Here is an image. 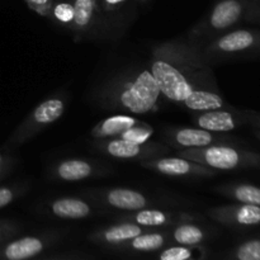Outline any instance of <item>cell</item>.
<instances>
[{
  "label": "cell",
  "mask_w": 260,
  "mask_h": 260,
  "mask_svg": "<svg viewBox=\"0 0 260 260\" xmlns=\"http://www.w3.org/2000/svg\"><path fill=\"white\" fill-rule=\"evenodd\" d=\"M150 70L161 95L182 104L194 89L211 88L208 60L198 45L189 40H170L152 48Z\"/></svg>",
  "instance_id": "cell-1"
},
{
  "label": "cell",
  "mask_w": 260,
  "mask_h": 260,
  "mask_svg": "<svg viewBox=\"0 0 260 260\" xmlns=\"http://www.w3.org/2000/svg\"><path fill=\"white\" fill-rule=\"evenodd\" d=\"M161 96L150 68L123 71L101 86L98 101L102 106L123 113L146 114L157 108Z\"/></svg>",
  "instance_id": "cell-2"
},
{
  "label": "cell",
  "mask_w": 260,
  "mask_h": 260,
  "mask_svg": "<svg viewBox=\"0 0 260 260\" xmlns=\"http://www.w3.org/2000/svg\"><path fill=\"white\" fill-rule=\"evenodd\" d=\"M66 108V101L61 96H52L38 104L29 116L22 122L10 137V144L20 145L61 118Z\"/></svg>",
  "instance_id": "cell-3"
},
{
  "label": "cell",
  "mask_w": 260,
  "mask_h": 260,
  "mask_svg": "<svg viewBox=\"0 0 260 260\" xmlns=\"http://www.w3.org/2000/svg\"><path fill=\"white\" fill-rule=\"evenodd\" d=\"M244 5L240 0H220L212 8L207 17L201 20L190 30L189 41L198 45L201 40L205 41L206 36L210 33L222 32L233 27L243 15Z\"/></svg>",
  "instance_id": "cell-4"
},
{
  "label": "cell",
  "mask_w": 260,
  "mask_h": 260,
  "mask_svg": "<svg viewBox=\"0 0 260 260\" xmlns=\"http://www.w3.org/2000/svg\"><path fill=\"white\" fill-rule=\"evenodd\" d=\"M178 156L205 165L216 170H233L240 165L241 154L236 149L225 145H212L200 149L177 150Z\"/></svg>",
  "instance_id": "cell-5"
},
{
  "label": "cell",
  "mask_w": 260,
  "mask_h": 260,
  "mask_svg": "<svg viewBox=\"0 0 260 260\" xmlns=\"http://www.w3.org/2000/svg\"><path fill=\"white\" fill-rule=\"evenodd\" d=\"M101 150L116 159H140L144 161L167 154L169 149L164 145L154 144V142H135L116 137V139L102 140Z\"/></svg>",
  "instance_id": "cell-6"
},
{
  "label": "cell",
  "mask_w": 260,
  "mask_h": 260,
  "mask_svg": "<svg viewBox=\"0 0 260 260\" xmlns=\"http://www.w3.org/2000/svg\"><path fill=\"white\" fill-rule=\"evenodd\" d=\"M141 165L146 169L154 170L160 174L168 177H208L215 174L213 169L197 164L194 161L184 159L182 156L175 157H154L150 160H144Z\"/></svg>",
  "instance_id": "cell-7"
},
{
  "label": "cell",
  "mask_w": 260,
  "mask_h": 260,
  "mask_svg": "<svg viewBox=\"0 0 260 260\" xmlns=\"http://www.w3.org/2000/svg\"><path fill=\"white\" fill-rule=\"evenodd\" d=\"M255 42V37L250 30L238 29L229 32L221 37L216 38L208 46H200L202 53L208 60L210 56L221 55V53H236L250 48Z\"/></svg>",
  "instance_id": "cell-8"
},
{
  "label": "cell",
  "mask_w": 260,
  "mask_h": 260,
  "mask_svg": "<svg viewBox=\"0 0 260 260\" xmlns=\"http://www.w3.org/2000/svg\"><path fill=\"white\" fill-rule=\"evenodd\" d=\"M74 4V22L71 25V32L76 38H83L89 36L94 28L102 23L101 12H99L96 0H73Z\"/></svg>",
  "instance_id": "cell-9"
},
{
  "label": "cell",
  "mask_w": 260,
  "mask_h": 260,
  "mask_svg": "<svg viewBox=\"0 0 260 260\" xmlns=\"http://www.w3.org/2000/svg\"><path fill=\"white\" fill-rule=\"evenodd\" d=\"M169 141L179 150L185 149H200V147L221 145V140L216 136L215 132L207 131L203 128H177L168 132Z\"/></svg>",
  "instance_id": "cell-10"
},
{
  "label": "cell",
  "mask_w": 260,
  "mask_h": 260,
  "mask_svg": "<svg viewBox=\"0 0 260 260\" xmlns=\"http://www.w3.org/2000/svg\"><path fill=\"white\" fill-rule=\"evenodd\" d=\"M142 122L136 119L135 117L127 116V114H117V116L108 117L99 122L91 131V136L96 140L116 139L121 136L127 129L135 126H139Z\"/></svg>",
  "instance_id": "cell-11"
},
{
  "label": "cell",
  "mask_w": 260,
  "mask_h": 260,
  "mask_svg": "<svg viewBox=\"0 0 260 260\" xmlns=\"http://www.w3.org/2000/svg\"><path fill=\"white\" fill-rule=\"evenodd\" d=\"M104 201L107 205L124 211H140L147 206V198L141 192L128 188H113L106 192Z\"/></svg>",
  "instance_id": "cell-12"
},
{
  "label": "cell",
  "mask_w": 260,
  "mask_h": 260,
  "mask_svg": "<svg viewBox=\"0 0 260 260\" xmlns=\"http://www.w3.org/2000/svg\"><path fill=\"white\" fill-rule=\"evenodd\" d=\"M193 122L197 124L198 128L211 132H229L235 129L236 127V121L233 114L221 109L198 112L193 117Z\"/></svg>",
  "instance_id": "cell-13"
},
{
  "label": "cell",
  "mask_w": 260,
  "mask_h": 260,
  "mask_svg": "<svg viewBox=\"0 0 260 260\" xmlns=\"http://www.w3.org/2000/svg\"><path fill=\"white\" fill-rule=\"evenodd\" d=\"M182 104L189 111L198 113V112L221 109L225 103H223L222 96L216 91V89L201 88L190 91L189 95Z\"/></svg>",
  "instance_id": "cell-14"
},
{
  "label": "cell",
  "mask_w": 260,
  "mask_h": 260,
  "mask_svg": "<svg viewBox=\"0 0 260 260\" xmlns=\"http://www.w3.org/2000/svg\"><path fill=\"white\" fill-rule=\"evenodd\" d=\"M51 211L60 218L80 220L88 217L91 213V208L88 203L80 198L63 197L55 200L51 203Z\"/></svg>",
  "instance_id": "cell-15"
},
{
  "label": "cell",
  "mask_w": 260,
  "mask_h": 260,
  "mask_svg": "<svg viewBox=\"0 0 260 260\" xmlns=\"http://www.w3.org/2000/svg\"><path fill=\"white\" fill-rule=\"evenodd\" d=\"M43 249L40 239L27 236L8 244L3 250V256L7 260H25L37 255Z\"/></svg>",
  "instance_id": "cell-16"
},
{
  "label": "cell",
  "mask_w": 260,
  "mask_h": 260,
  "mask_svg": "<svg viewBox=\"0 0 260 260\" xmlns=\"http://www.w3.org/2000/svg\"><path fill=\"white\" fill-rule=\"evenodd\" d=\"M56 177L65 182H79L90 177L94 173L93 165L83 159L63 160L56 167Z\"/></svg>",
  "instance_id": "cell-17"
},
{
  "label": "cell",
  "mask_w": 260,
  "mask_h": 260,
  "mask_svg": "<svg viewBox=\"0 0 260 260\" xmlns=\"http://www.w3.org/2000/svg\"><path fill=\"white\" fill-rule=\"evenodd\" d=\"M96 3H98L103 24L114 22L124 15H128L134 4H136L135 0H96Z\"/></svg>",
  "instance_id": "cell-18"
},
{
  "label": "cell",
  "mask_w": 260,
  "mask_h": 260,
  "mask_svg": "<svg viewBox=\"0 0 260 260\" xmlns=\"http://www.w3.org/2000/svg\"><path fill=\"white\" fill-rule=\"evenodd\" d=\"M141 234L142 229L137 223H121L107 229L103 234V238L108 243H122V241L132 240Z\"/></svg>",
  "instance_id": "cell-19"
},
{
  "label": "cell",
  "mask_w": 260,
  "mask_h": 260,
  "mask_svg": "<svg viewBox=\"0 0 260 260\" xmlns=\"http://www.w3.org/2000/svg\"><path fill=\"white\" fill-rule=\"evenodd\" d=\"M220 211L233 215V218L240 225H256L260 222V206L255 205H241L240 207L228 210L220 208Z\"/></svg>",
  "instance_id": "cell-20"
},
{
  "label": "cell",
  "mask_w": 260,
  "mask_h": 260,
  "mask_svg": "<svg viewBox=\"0 0 260 260\" xmlns=\"http://www.w3.org/2000/svg\"><path fill=\"white\" fill-rule=\"evenodd\" d=\"M50 17L53 18L61 27H65L71 29V25L74 22V4L73 2L68 0H60V2H53L51 8Z\"/></svg>",
  "instance_id": "cell-21"
},
{
  "label": "cell",
  "mask_w": 260,
  "mask_h": 260,
  "mask_svg": "<svg viewBox=\"0 0 260 260\" xmlns=\"http://www.w3.org/2000/svg\"><path fill=\"white\" fill-rule=\"evenodd\" d=\"M174 239L182 245H196L203 240V231L192 223H183L175 229Z\"/></svg>",
  "instance_id": "cell-22"
},
{
  "label": "cell",
  "mask_w": 260,
  "mask_h": 260,
  "mask_svg": "<svg viewBox=\"0 0 260 260\" xmlns=\"http://www.w3.org/2000/svg\"><path fill=\"white\" fill-rule=\"evenodd\" d=\"M135 221L140 226L155 228V226H162L169 222V215L160 210H144L142 208L135 215Z\"/></svg>",
  "instance_id": "cell-23"
},
{
  "label": "cell",
  "mask_w": 260,
  "mask_h": 260,
  "mask_svg": "<svg viewBox=\"0 0 260 260\" xmlns=\"http://www.w3.org/2000/svg\"><path fill=\"white\" fill-rule=\"evenodd\" d=\"M233 197L244 205L260 206V188L254 185L243 184L233 189Z\"/></svg>",
  "instance_id": "cell-24"
},
{
  "label": "cell",
  "mask_w": 260,
  "mask_h": 260,
  "mask_svg": "<svg viewBox=\"0 0 260 260\" xmlns=\"http://www.w3.org/2000/svg\"><path fill=\"white\" fill-rule=\"evenodd\" d=\"M164 244V236L160 234H145L132 239V248L136 250L150 251L156 250Z\"/></svg>",
  "instance_id": "cell-25"
},
{
  "label": "cell",
  "mask_w": 260,
  "mask_h": 260,
  "mask_svg": "<svg viewBox=\"0 0 260 260\" xmlns=\"http://www.w3.org/2000/svg\"><path fill=\"white\" fill-rule=\"evenodd\" d=\"M238 258L240 260H260V241L253 240L241 245L238 250Z\"/></svg>",
  "instance_id": "cell-26"
},
{
  "label": "cell",
  "mask_w": 260,
  "mask_h": 260,
  "mask_svg": "<svg viewBox=\"0 0 260 260\" xmlns=\"http://www.w3.org/2000/svg\"><path fill=\"white\" fill-rule=\"evenodd\" d=\"M192 256V253L188 248L184 246H177V248L167 249L160 255V260H188Z\"/></svg>",
  "instance_id": "cell-27"
},
{
  "label": "cell",
  "mask_w": 260,
  "mask_h": 260,
  "mask_svg": "<svg viewBox=\"0 0 260 260\" xmlns=\"http://www.w3.org/2000/svg\"><path fill=\"white\" fill-rule=\"evenodd\" d=\"M28 7L42 17H50L53 0H24Z\"/></svg>",
  "instance_id": "cell-28"
},
{
  "label": "cell",
  "mask_w": 260,
  "mask_h": 260,
  "mask_svg": "<svg viewBox=\"0 0 260 260\" xmlns=\"http://www.w3.org/2000/svg\"><path fill=\"white\" fill-rule=\"evenodd\" d=\"M18 196V189L14 187H0V210L7 207Z\"/></svg>",
  "instance_id": "cell-29"
},
{
  "label": "cell",
  "mask_w": 260,
  "mask_h": 260,
  "mask_svg": "<svg viewBox=\"0 0 260 260\" xmlns=\"http://www.w3.org/2000/svg\"><path fill=\"white\" fill-rule=\"evenodd\" d=\"M5 229H7V226L4 225V223H0V241H2L3 236H4V231Z\"/></svg>",
  "instance_id": "cell-30"
},
{
  "label": "cell",
  "mask_w": 260,
  "mask_h": 260,
  "mask_svg": "<svg viewBox=\"0 0 260 260\" xmlns=\"http://www.w3.org/2000/svg\"><path fill=\"white\" fill-rule=\"evenodd\" d=\"M136 2V4H146V3L151 2V0H135Z\"/></svg>",
  "instance_id": "cell-31"
}]
</instances>
